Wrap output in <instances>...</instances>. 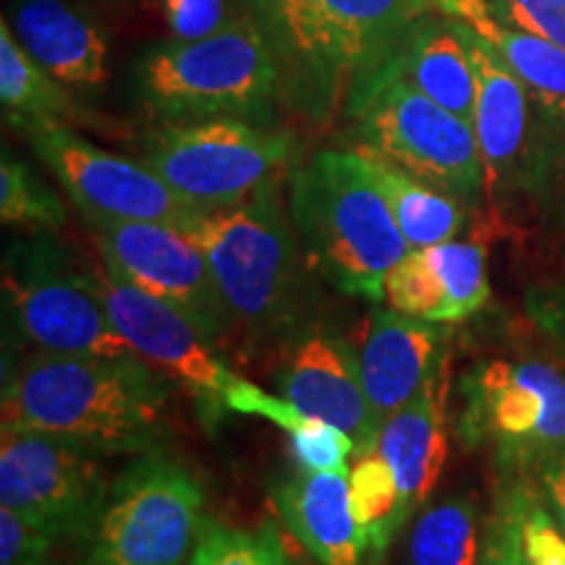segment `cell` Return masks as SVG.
I'll list each match as a JSON object with an SVG mask.
<instances>
[{
	"label": "cell",
	"instance_id": "6da1fadb",
	"mask_svg": "<svg viewBox=\"0 0 565 565\" xmlns=\"http://www.w3.org/2000/svg\"><path fill=\"white\" fill-rule=\"evenodd\" d=\"M280 74V95L309 118L353 116L395 68L437 0H246Z\"/></svg>",
	"mask_w": 565,
	"mask_h": 565
},
{
	"label": "cell",
	"instance_id": "7a4b0ae2",
	"mask_svg": "<svg viewBox=\"0 0 565 565\" xmlns=\"http://www.w3.org/2000/svg\"><path fill=\"white\" fill-rule=\"evenodd\" d=\"M171 380L139 356L38 351L3 380V427L45 433L103 456L150 454L166 437Z\"/></svg>",
	"mask_w": 565,
	"mask_h": 565
},
{
	"label": "cell",
	"instance_id": "3957f363",
	"mask_svg": "<svg viewBox=\"0 0 565 565\" xmlns=\"http://www.w3.org/2000/svg\"><path fill=\"white\" fill-rule=\"evenodd\" d=\"M288 215L309 270L338 294L383 301L412 246L356 150H324L288 181Z\"/></svg>",
	"mask_w": 565,
	"mask_h": 565
},
{
	"label": "cell",
	"instance_id": "277c9868",
	"mask_svg": "<svg viewBox=\"0 0 565 565\" xmlns=\"http://www.w3.org/2000/svg\"><path fill=\"white\" fill-rule=\"evenodd\" d=\"M183 231L207 259L233 324L265 341L301 322L309 265L280 200V181L236 204L196 212Z\"/></svg>",
	"mask_w": 565,
	"mask_h": 565
},
{
	"label": "cell",
	"instance_id": "5b68a950",
	"mask_svg": "<svg viewBox=\"0 0 565 565\" xmlns=\"http://www.w3.org/2000/svg\"><path fill=\"white\" fill-rule=\"evenodd\" d=\"M134 89L154 118H263L280 95V74L252 17L200 40L154 45L134 63Z\"/></svg>",
	"mask_w": 565,
	"mask_h": 565
},
{
	"label": "cell",
	"instance_id": "8992f818",
	"mask_svg": "<svg viewBox=\"0 0 565 565\" xmlns=\"http://www.w3.org/2000/svg\"><path fill=\"white\" fill-rule=\"evenodd\" d=\"M3 299L13 328L42 351L71 356H137L97 294L95 270L79 267L47 233L6 249Z\"/></svg>",
	"mask_w": 565,
	"mask_h": 565
},
{
	"label": "cell",
	"instance_id": "52a82bcc",
	"mask_svg": "<svg viewBox=\"0 0 565 565\" xmlns=\"http://www.w3.org/2000/svg\"><path fill=\"white\" fill-rule=\"evenodd\" d=\"M296 150L288 131L259 129L249 118H207L150 131L141 141V162L183 200L215 210L280 181Z\"/></svg>",
	"mask_w": 565,
	"mask_h": 565
},
{
	"label": "cell",
	"instance_id": "ba28073f",
	"mask_svg": "<svg viewBox=\"0 0 565 565\" xmlns=\"http://www.w3.org/2000/svg\"><path fill=\"white\" fill-rule=\"evenodd\" d=\"M351 118L359 152L383 158L463 204L479 200L487 173L475 126L408 84L395 68Z\"/></svg>",
	"mask_w": 565,
	"mask_h": 565
},
{
	"label": "cell",
	"instance_id": "9c48e42d",
	"mask_svg": "<svg viewBox=\"0 0 565 565\" xmlns=\"http://www.w3.org/2000/svg\"><path fill=\"white\" fill-rule=\"evenodd\" d=\"M204 521L200 477L154 448L110 484L92 536V557L103 565H183Z\"/></svg>",
	"mask_w": 565,
	"mask_h": 565
},
{
	"label": "cell",
	"instance_id": "30bf717a",
	"mask_svg": "<svg viewBox=\"0 0 565 565\" xmlns=\"http://www.w3.org/2000/svg\"><path fill=\"white\" fill-rule=\"evenodd\" d=\"M458 433L490 445L503 469L536 471L565 454V377L545 362H487L461 380Z\"/></svg>",
	"mask_w": 565,
	"mask_h": 565
},
{
	"label": "cell",
	"instance_id": "8fae6325",
	"mask_svg": "<svg viewBox=\"0 0 565 565\" xmlns=\"http://www.w3.org/2000/svg\"><path fill=\"white\" fill-rule=\"evenodd\" d=\"M105 458L79 443L3 427L0 508L40 521L61 542L92 540L110 492Z\"/></svg>",
	"mask_w": 565,
	"mask_h": 565
},
{
	"label": "cell",
	"instance_id": "7c38bea8",
	"mask_svg": "<svg viewBox=\"0 0 565 565\" xmlns=\"http://www.w3.org/2000/svg\"><path fill=\"white\" fill-rule=\"evenodd\" d=\"M95 286L124 341L141 362L154 366L192 395L204 424H215L228 414L225 395L244 377L217 356L215 343L192 317L171 301L141 291L121 273L105 265L103 270H95Z\"/></svg>",
	"mask_w": 565,
	"mask_h": 565
},
{
	"label": "cell",
	"instance_id": "4fadbf2b",
	"mask_svg": "<svg viewBox=\"0 0 565 565\" xmlns=\"http://www.w3.org/2000/svg\"><path fill=\"white\" fill-rule=\"evenodd\" d=\"M21 134L87 223L150 221L183 228L196 212H202L173 192L150 166L92 145L68 124L26 126Z\"/></svg>",
	"mask_w": 565,
	"mask_h": 565
},
{
	"label": "cell",
	"instance_id": "5bb4252c",
	"mask_svg": "<svg viewBox=\"0 0 565 565\" xmlns=\"http://www.w3.org/2000/svg\"><path fill=\"white\" fill-rule=\"evenodd\" d=\"M103 265L141 291L171 301L212 343L231 330V315L200 246L181 225L150 221H92Z\"/></svg>",
	"mask_w": 565,
	"mask_h": 565
},
{
	"label": "cell",
	"instance_id": "9a60e30c",
	"mask_svg": "<svg viewBox=\"0 0 565 565\" xmlns=\"http://www.w3.org/2000/svg\"><path fill=\"white\" fill-rule=\"evenodd\" d=\"M275 387L299 412L345 429L356 445V456L377 450L380 424L366 398L362 362L351 343L328 330H309L288 349L275 372Z\"/></svg>",
	"mask_w": 565,
	"mask_h": 565
},
{
	"label": "cell",
	"instance_id": "2e32d148",
	"mask_svg": "<svg viewBox=\"0 0 565 565\" xmlns=\"http://www.w3.org/2000/svg\"><path fill=\"white\" fill-rule=\"evenodd\" d=\"M13 34L55 82L71 92L97 95L110 76L108 38L95 19L68 0H13Z\"/></svg>",
	"mask_w": 565,
	"mask_h": 565
},
{
	"label": "cell",
	"instance_id": "e0dca14e",
	"mask_svg": "<svg viewBox=\"0 0 565 565\" xmlns=\"http://www.w3.org/2000/svg\"><path fill=\"white\" fill-rule=\"evenodd\" d=\"M366 398L380 427L443 370V330L395 309H374L359 353Z\"/></svg>",
	"mask_w": 565,
	"mask_h": 565
},
{
	"label": "cell",
	"instance_id": "ac0fdd59",
	"mask_svg": "<svg viewBox=\"0 0 565 565\" xmlns=\"http://www.w3.org/2000/svg\"><path fill=\"white\" fill-rule=\"evenodd\" d=\"M282 524L320 565H377L351 508L349 471H299L270 492Z\"/></svg>",
	"mask_w": 565,
	"mask_h": 565
},
{
	"label": "cell",
	"instance_id": "d6986e66",
	"mask_svg": "<svg viewBox=\"0 0 565 565\" xmlns=\"http://www.w3.org/2000/svg\"><path fill=\"white\" fill-rule=\"evenodd\" d=\"M471 58L477 71L475 131L487 183H515L529 160L534 103L524 82L477 32H471Z\"/></svg>",
	"mask_w": 565,
	"mask_h": 565
},
{
	"label": "cell",
	"instance_id": "ffe728a7",
	"mask_svg": "<svg viewBox=\"0 0 565 565\" xmlns=\"http://www.w3.org/2000/svg\"><path fill=\"white\" fill-rule=\"evenodd\" d=\"M377 450L391 463L408 513L414 515L440 482L448 458L445 370L437 372L414 401L387 416L380 427Z\"/></svg>",
	"mask_w": 565,
	"mask_h": 565
},
{
	"label": "cell",
	"instance_id": "44dd1931",
	"mask_svg": "<svg viewBox=\"0 0 565 565\" xmlns=\"http://www.w3.org/2000/svg\"><path fill=\"white\" fill-rule=\"evenodd\" d=\"M395 74L475 126L477 71L471 30L463 21L443 11L422 17L395 61Z\"/></svg>",
	"mask_w": 565,
	"mask_h": 565
},
{
	"label": "cell",
	"instance_id": "7402d4cb",
	"mask_svg": "<svg viewBox=\"0 0 565 565\" xmlns=\"http://www.w3.org/2000/svg\"><path fill=\"white\" fill-rule=\"evenodd\" d=\"M437 11L463 21L524 82L532 103L550 126L565 131V51L540 34L508 24L490 0H437Z\"/></svg>",
	"mask_w": 565,
	"mask_h": 565
},
{
	"label": "cell",
	"instance_id": "603a6c76",
	"mask_svg": "<svg viewBox=\"0 0 565 565\" xmlns=\"http://www.w3.org/2000/svg\"><path fill=\"white\" fill-rule=\"evenodd\" d=\"M0 103L11 129L38 124H82L89 113L21 47L11 24H0Z\"/></svg>",
	"mask_w": 565,
	"mask_h": 565
},
{
	"label": "cell",
	"instance_id": "cb8c5ba5",
	"mask_svg": "<svg viewBox=\"0 0 565 565\" xmlns=\"http://www.w3.org/2000/svg\"><path fill=\"white\" fill-rule=\"evenodd\" d=\"M359 152V150H356ZM364 158L366 173L383 192L395 223L412 249L454 242L463 228V202L456 196L429 186L412 173L401 171L383 158L370 152H359Z\"/></svg>",
	"mask_w": 565,
	"mask_h": 565
},
{
	"label": "cell",
	"instance_id": "d4e9b609",
	"mask_svg": "<svg viewBox=\"0 0 565 565\" xmlns=\"http://www.w3.org/2000/svg\"><path fill=\"white\" fill-rule=\"evenodd\" d=\"M351 508L359 526L370 542V553L374 563L383 565L387 550L395 542L406 521L412 519L404 503V494L398 490L391 463L385 461L380 450L356 456L349 471Z\"/></svg>",
	"mask_w": 565,
	"mask_h": 565
},
{
	"label": "cell",
	"instance_id": "484cf974",
	"mask_svg": "<svg viewBox=\"0 0 565 565\" xmlns=\"http://www.w3.org/2000/svg\"><path fill=\"white\" fill-rule=\"evenodd\" d=\"M482 555L477 505L454 498L419 515L408 536L412 565H477Z\"/></svg>",
	"mask_w": 565,
	"mask_h": 565
},
{
	"label": "cell",
	"instance_id": "4316f807",
	"mask_svg": "<svg viewBox=\"0 0 565 565\" xmlns=\"http://www.w3.org/2000/svg\"><path fill=\"white\" fill-rule=\"evenodd\" d=\"M0 217L3 225L34 233H53L66 225L61 196L9 150L0 160Z\"/></svg>",
	"mask_w": 565,
	"mask_h": 565
},
{
	"label": "cell",
	"instance_id": "83f0119b",
	"mask_svg": "<svg viewBox=\"0 0 565 565\" xmlns=\"http://www.w3.org/2000/svg\"><path fill=\"white\" fill-rule=\"evenodd\" d=\"M427 257L448 296V320L461 322L477 315L490 299L484 249L475 242H443L427 246Z\"/></svg>",
	"mask_w": 565,
	"mask_h": 565
},
{
	"label": "cell",
	"instance_id": "f1b7e54d",
	"mask_svg": "<svg viewBox=\"0 0 565 565\" xmlns=\"http://www.w3.org/2000/svg\"><path fill=\"white\" fill-rule=\"evenodd\" d=\"M186 565H299L288 555L273 524L259 529L225 526L207 519Z\"/></svg>",
	"mask_w": 565,
	"mask_h": 565
},
{
	"label": "cell",
	"instance_id": "f546056e",
	"mask_svg": "<svg viewBox=\"0 0 565 565\" xmlns=\"http://www.w3.org/2000/svg\"><path fill=\"white\" fill-rule=\"evenodd\" d=\"M385 299L395 312L416 317V320L437 324L450 322L448 296L424 249H412L387 273Z\"/></svg>",
	"mask_w": 565,
	"mask_h": 565
},
{
	"label": "cell",
	"instance_id": "4dcf8cb0",
	"mask_svg": "<svg viewBox=\"0 0 565 565\" xmlns=\"http://www.w3.org/2000/svg\"><path fill=\"white\" fill-rule=\"evenodd\" d=\"M288 440L299 471H351L349 461L356 456V445L345 429L315 416L291 429Z\"/></svg>",
	"mask_w": 565,
	"mask_h": 565
},
{
	"label": "cell",
	"instance_id": "1f68e13d",
	"mask_svg": "<svg viewBox=\"0 0 565 565\" xmlns=\"http://www.w3.org/2000/svg\"><path fill=\"white\" fill-rule=\"evenodd\" d=\"M524 487H511L492 519L487 521L482 536V555L477 565H524V540H521V521H524Z\"/></svg>",
	"mask_w": 565,
	"mask_h": 565
},
{
	"label": "cell",
	"instance_id": "d6a6232c",
	"mask_svg": "<svg viewBox=\"0 0 565 565\" xmlns=\"http://www.w3.org/2000/svg\"><path fill=\"white\" fill-rule=\"evenodd\" d=\"M61 540L30 515L0 508V565H51Z\"/></svg>",
	"mask_w": 565,
	"mask_h": 565
},
{
	"label": "cell",
	"instance_id": "836d02e7",
	"mask_svg": "<svg viewBox=\"0 0 565 565\" xmlns=\"http://www.w3.org/2000/svg\"><path fill=\"white\" fill-rule=\"evenodd\" d=\"M521 540H524V565H565L563 529H557L547 508L529 490L524 498Z\"/></svg>",
	"mask_w": 565,
	"mask_h": 565
},
{
	"label": "cell",
	"instance_id": "e575fe53",
	"mask_svg": "<svg viewBox=\"0 0 565 565\" xmlns=\"http://www.w3.org/2000/svg\"><path fill=\"white\" fill-rule=\"evenodd\" d=\"M508 24L540 34L565 51V0H490Z\"/></svg>",
	"mask_w": 565,
	"mask_h": 565
},
{
	"label": "cell",
	"instance_id": "d590c367",
	"mask_svg": "<svg viewBox=\"0 0 565 565\" xmlns=\"http://www.w3.org/2000/svg\"><path fill=\"white\" fill-rule=\"evenodd\" d=\"M166 19L175 40H200L223 30V0H166Z\"/></svg>",
	"mask_w": 565,
	"mask_h": 565
},
{
	"label": "cell",
	"instance_id": "8d00e7d4",
	"mask_svg": "<svg viewBox=\"0 0 565 565\" xmlns=\"http://www.w3.org/2000/svg\"><path fill=\"white\" fill-rule=\"evenodd\" d=\"M540 479L547 503L553 508L557 524H561L565 534V454L557 456L555 461H550L545 469L540 471Z\"/></svg>",
	"mask_w": 565,
	"mask_h": 565
},
{
	"label": "cell",
	"instance_id": "74e56055",
	"mask_svg": "<svg viewBox=\"0 0 565 565\" xmlns=\"http://www.w3.org/2000/svg\"><path fill=\"white\" fill-rule=\"evenodd\" d=\"M61 565H103L100 561H95V557H87V561H79V563H61Z\"/></svg>",
	"mask_w": 565,
	"mask_h": 565
}]
</instances>
